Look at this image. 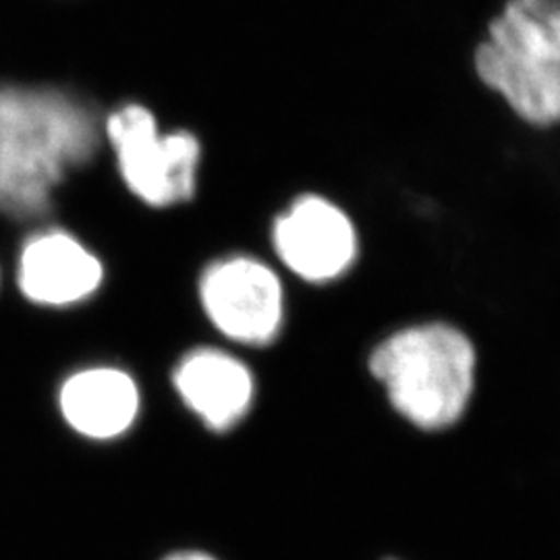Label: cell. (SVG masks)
Wrapping results in <instances>:
<instances>
[{
	"mask_svg": "<svg viewBox=\"0 0 560 560\" xmlns=\"http://www.w3.org/2000/svg\"><path fill=\"white\" fill-rule=\"evenodd\" d=\"M92 110L48 88H0V212L42 217L69 171L98 148Z\"/></svg>",
	"mask_w": 560,
	"mask_h": 560,
	"instance_id": "1",
	"label": "cell"
},
{
	"mask_svg": "<svg viewBox=\"0 0 560 560\" xmlns=\"http://www.w3.org/2000/svg\"><path fill=\"white\" fill-rule=\"evenodd\" d=\"M363 370L399 418L423 432H441L459 423L474 402L480 351L455 322H409L368 349Z\"/></svg>",
	"mask_w": 560,
	"mask_h": 560,
	"instance_id": "2",
	"label": "cell"
},
{
	"mask_svg": "<svg viewBox=\"0 0 560 560\" xmlns=\"http://www.w3.org/2000/svg\"><path fill=\"white\" fill-rule=\"evenodd\" d=\"M471 69L523 125L560 127V0H504L474 48Z\"/></svg>",
	"mask_w": 560,
	"mask_h": 560,
	"instance_id": "3",
	"label": "cell"
},
{
	"mask_svg": "<svg viewBox=\"0 0 560 560\" xmlns=\"http://www.w3.org/2000/svg\"><path fill=\"white\" fill-rule=\"evenodd\" d=\"M120 179L150 208H171L196 194L201 143L191 131L162 133L154 113L125 104L106 120Z\"/></svg>",
	"mask_w": 560,
	"mask_h": 560,
	"instance_id": "4",
	"label": "cell"
},
{
	"mask_svg": "<svg viewBox=\"0 0 560 560\" xmlns=\"http://www.w3.org/2000/svg\"><path fill=\"white\" fill-rule=\"evenodd\" d=\"M268 249L289 279L305 287H330L358 266L360 229L339 201L303 191L272 217Z\"/></svg>",
	"mask_w": 560,
	"mask_h": 560,
	"instance_id": "5",
	"label": "cell"
},
{
	"mask_svg": "<svg viewBox=\"0 0 560 560\" xmlns=\"http://www.w3.org/2000/svg\"><path fill=\"white\" fill-rule=\"evenodd\" d=\"M200 301L222 337L243 347H272L287 328V280L256 254H235L210 264L201 275Z\"/></svg>",
	"mask_w": 560,
	"mask_h": 560,
	"instance_id": "6",
	"label": "cell"
},
{
	"mask_svg": "<svg viewBox=\"0 0 560 560\" xmlns=\"http://www.w3.org/2000/svg\"><path fill=\"white\" fill-rule=\"evenodd\" d=\"M173 384L185 407L212 432H229L245 420L256 400V376L237 355L200 347L177 363Z\"/></svg>",
	"mask_w": 560,
	"mask_h": 560,
	"instance_id": "7",
	"label": "cell"
},
{
	"mask_svg": "<svg viewBox=\"0 0 560 560\" xmlns=\"http://www.w3.org/2000/svg\"><path fill=\"white\" fill-rule=\"evenodd\" d=\"M104 280L102 261L67 231H44L21 249L18 284L38 305L67 307L92 298Z\"/></svg>",
	"mask_w": 560,
	"mask_h": 560,
	"instance_id": "8",
	"label": "cell"
},
{
	"mask_svg": "<svg viewBox=\"0 0 560 560\" xmlns=\"http://www.w3.org/2000/svg\"><path fill=\"white\" fill-rule=\"evenodd\" d=\"M59 407L62 420L83 439L115 441L138 421L140 386L119 368H88L62 382Z\"/></svg>",
	"mask_w": 560,
	"mask_h": 560,
	"instance_id": "9",
	"label": "cell"
},
{
	"mask_svg": "<svg viewBox=\"0 0 560 560\" xmlns=\"http://www.w3.org/2000/svg\"><path fill=\"white\" fill-rule=\"evenodd\" d=\"M164 560H217L210 557L208 552H200V550H180V552H173Z\"/></svg>",
	"mask_w": 560,
	"mask_h": 560,
	"instance_id": "10",
	"label": "cell"
},
{
	"mask_svg": "<svg viewBox=\"0 0 560 560\" xmlns=\"http://www.w3.org/2000/svg\"><path fill=\"white\" fill-rule=\"evenodd\" d=\"M386 560H399V559H386Z\"/></svg>",
	"mask_w": 560,
	"mask_h": 560,
	"instance_id": "11",
	"label": "cell"
}]
</instances>
